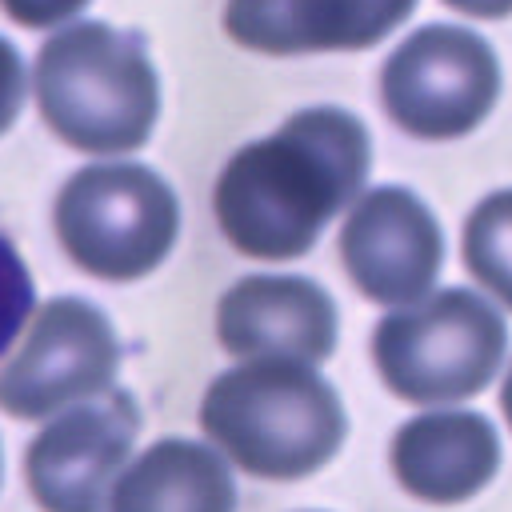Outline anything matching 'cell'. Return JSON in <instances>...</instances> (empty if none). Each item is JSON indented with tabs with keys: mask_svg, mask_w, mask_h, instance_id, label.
I'll list each match as a JSON object with an SVG mask.
<instances>
[{
	"mask_svg": "<svg viewBox=\"0 0 512 512\" xmlns=\"http://www.w3.org/2000/svg\"><path fill=\"white\" fill-rule=\"evenodd\" d=\"M236 488L224 460L196 440H160L112 488V512H232Z\"/></svg>",
	"mask_w": 512,
	"mask_h": 512,
	"instance_id": "4fadbf2b",
	"label": "cell"
},
{
	"mask_svg": "<svg viewBox=\"0 0 512 512\" xmlns=\"http://www.w3.org/2000/svg\"><path fill=\"white\" fill-rule=\"evenodd\" d=\"M352 284L376 304H416L436 284L444 236L436 216L400 184L364 192L340 228Z\"/></svg>",
	"mask_w": 512,
	"mask_h": 512,
	"instance_id": "9c48e42d",
	"label": "cell"
},
{
	"mask_svg": "<svg viewBox=\"0 0 512 512\" xmlns=\"http://www.w3.org/2000/svg\"><path fill=\"white\" fill-rule=\"evenodd\" d=\"M216 336L232 356L320 364L336 344V304L304 276H244L216 308Z\"/></svg>",
	"mask_w": 512,
	"mask_h": 512,
	"instance_id": "30bf717a",
	"label": "cell"
},
{
	"mask_svg": "<svg viewBox=\"0 0 512 512\" xmlns=\"http://www.w3.org/2000/svg\"><path fill=\"white\" fill-rule=\"evenodd\" d=\"M464 264L504 308H512V188L484 196L464 224Z\"/></svg>",
	"mask_w": 512,
	"mask_h": 512,
	"instance_id": "5bb4252c",
	"label": "cell"
},
{
	"mask_svg": "<svg viewBox=\"0 0 512 512\" xmlns=\"http://www.w3.org/2000/svg\"><path fill=\"white\" fill-rule=\"evenodd\" d=\"M508 328L500 312L468 288L428 292L380 320L372 356L384 384L412 404L476 396L500 368Z\"/></svg>",
	"mask_w": 512,
	"mask_h": 512,
	"instance_id": "277c9868",
	"label": "cell"
},
{
	"mask_svg": "<svg viewBox=\"0 0 512 512\" xmlns=\"http://www.w3.org/2000/svg\"><path fill=\"white\" fill-rule=\"evenodd\" d=\"M200 424L244 472L296 480L328 464L340 448L344 404L308 364L248 360L208 384Z\"/></svg>",
	"mask_w": 512,
	"mask_h": 512,
	"instance_id": "7a4b0ae2",
	"label": "cell"
},
{
	"mask_svg": "<svg viewBox=\"0 0 512 512\" xmlns=\"http://www.w3.org/2000/svg\"><path fill=\"white\" fill-rule=\"evenodd\" d=\"M500 404H504V416H508V424H512V368H508V376H504V388H500Z\"/></svg>",
	"mask_w": 512,
	"mask_h": 512,
	"instance_id": "e0dca14e",
	"label": "cell"
},
{
	"mask_svg": "<svg viewBox=\"0 0 512 512\" xmlns=\"http://www.w3.org/2000/svg\"><path fill=\"white\" fill-rule=\"evenodd\" d=\"M500 468L496 428L480 412H424L392 440L396 480L428 504L476 496Z\"/></svg>",
	"mask_w": 512,
	"mask_h": 512,
	"instance_id": "7c38bea8",
	"label": "cell"
},
{
	"mask_svg": "<svg viewBox=\"0 0 512 512\" xmlns=\"http://www.w3.org/2000/svg\"><path fill=\"white\" fill-rule=\"evenodd\" d=\"M116 364L120 344L104 312L72 296L48 300L0 368V408L20 420L52 416L68 400L108 392Z\"/></svg>",
	"mask_w": 512,
	"mask_h": 512,
	"instance_id": "52a82bcc",
	"label": "cell"
},
{
	"mask_svg": "<svg viewBox=\"0 0 512 512\" xmlns=\"http://www.w3.org/2000/svg\"><path fill=\"white\" fill-rule=\"evenodd\" d=\"M140 416L128 392H104L56 416L28 444V488L44 512H104L132 452Z\"/></svg>",
	"mask_w": 512,
	"mask_h": 512,
	"instance_id": "ba28073f",
	"label": "cell"
},
{
	"mask_svg": "<svg viewBox=\"0 0 512 512\" xmlns=\"http://www.w3.org/2000/svg\"><path fill=\"white\" fill-rule=\"evenodd\" d=\"M372 144L344 108H304L272 136L244 144L216 180V224L256 260L304 256L324 224L352 204Z\"/></svg>",
	"mask_w": 512,
	"mask_h": 512,
	"instance_id": "6da1fadb",
	"label": "cell"
},
{
	"mask_svg": "<svg viewBox=\"0 0 512 512\" xmlns=\"http://www.w3.org/2000/svg\"><path fill=\"white\" fill-rule=\"evenodd\" d=\"M408 12V0H236L224 8V28L260 52L368 48Z\"/></svg>",
	"mask_w": 512,
	"mask_h": 512,
	"instance_id": "8fae6325",
	"label": "cell"
},
{
	"mask_svg": "<svg viewBox=\"0 0 512 512\" xmlns=\"http://www.w3.org/2000/svg\"><path fill=\"white\" fill-rule=\"evenodd\" d=\"M28 312H32V280H28V268L16 256V248L0 236V352H8V344L24 328Z\"/></svg>",
	"mask_w": 512,
	"mask_h": 512,
	"instance_id": "9a60e30c",
	"label": "cell"
},
{
	"mask_svg": "<svg viewBox=\"0 0 512 512\" xmlns=\"http://www.w3.org/2000/svg\"><path fill=\"white\" fill-rule=\"evenodd\" d=\"M500 92L492 48L456 24H424L380 72V100L396 128L420 140L472 132Z\"/></svg>",
	"mask_w": 512,
	"mask_h": 512,
	"instance_id": "8992f818",
	"label": "cell"
},
{
	"mask_svg": "<svg viewBox=\"0 0 512 512\" xmlns=\"http://www.w3.org/2000/svg\"><path fill=\"white\" fill-rule=\"evenodd\" d=\"M20 100H24V64H20L16 48L0 36V132L16 120Z\"/></svg>",
	"mask_w": 512,
	"mask_h": 512,
	"instance_id": "2e32d148",
	"label": "cell"
},
{
	"mask_svg": "<svg viewBox=\"0 0 512 512\" xmlns=\"http://www.w3.org/2000/svg\"><path fill=\"white\" fill-rule=\"evenodd\" d=\"M172 188L144 164H88L56 196V236L92 276L136 280L176 240Z\"/></svg>",
	"mask_w": 512,
	"mask_h": 512,
	"instance_id": "5b68a950",
	"label": "cell"
},
{
	"mask_svg": "<svg viewBox=\"0 0 512 512\" xmlns=\"http://www.w3.org/2000/svg\"><path fill=\"white\" fill-rule=\"evenodd\" d=\"M36 100L48 128L80 152H132L160 112V84L136 36L84 20L36 56Z\"/></svg>",
	"mask_w": 512,
	"mask_h": 512,
	"instance_id": "3957f363",
	"label": "cell"
}]
</instances>
